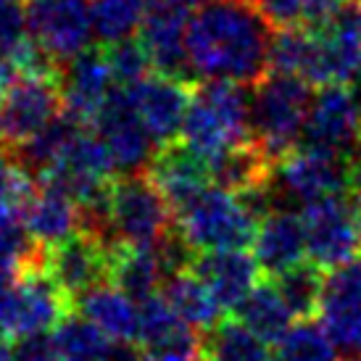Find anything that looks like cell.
I'll return each mask as SVG.
<instances>
[{
  "label": "cell",
  "instance_id": "obj_1",
  "mask_svg": "<svg viewBox=\"0 0 361 361\" xmlns=\"http://www.w3.org/2000/svg\"><path fill=\"white\" fill-rule=\"evenodd\" d=\"M271 27L253 0H214L190 16L188 53L206 80L256 85L269 74Z\"/></svg>",
  "mask_w": 361,
  "mask_h": 361
},
{
  "label": "cell",
  "instance_id": "obj_2",
  "mask_svg": "<svg viewBox=\"0 0 361 361\" xmlns=\"http://www.w3.org/2000/svg\"><path fill=\"white\" fill-rule=\"evenodd\" d=\"M182 140L209 161L251 140V92L240 82L209 80L192 92Z\"/></svg>",
  "mask_w": 361,
  "mask_h": 361
},
{
  "label": "cell",
  "instance_id": "obj_3",
  "mask_svg": "<svg viewBox=\"0 0 361 361\" xmlns=\"http://www.w3.org/2000/svg\"><path fill=\"white\" fill-rule=\"evenodd\" d=\"M311 85L290 74H267L253 85L251 140L261 145L274 164L298 148L311 111Z\"/></svg>",
  "mask_w": 361,
  "mask_h": 361
},
{
  "label": "cell",
  "instance_id": "obj_4",
  "mask_svg": "<svg viewBox=\"0 0 361 361\" xmlns=\"http://www.w3.org/2000/svg\"><path fill=\"white\" fill-rule=\"evenodd\" d=\"M177 230L198 253L240 251L256 240L259 219L240 195L221 188H206L174 211Z\"/></svg>",
  "mask_w": 361,
  "mask_h": 361
},
{
  "label": "cell",
  "instance_id": "obj_5",
  "mask_svg": "<svg viewBox=\"0 0 361 361\" xmlns=\"http://www.w3.org/2000/svg\"><path fill=\"white\" fill-rule=\"evenodd\" d=\"M71 311L74 301L48 277L45 267L0 277V338L6 341L56 330Z\"/></svg>",
  "mask_w": 361,
  "mask_h": 361
},
{
  "label": "cell",
  "instance_id": "obj_6",
  "mask_svg": "<svg viewBox=\"0 0 361 361\" xmlns=\"http://www.w3.org/2000/svg\"><path fill=\"white\" fill-rule=\"evenodd\" d=\"M169 201L145 174L114 180L106 198V235L111 243H130L153 248L171 230Z\"/></svg>",
  "mask_w": 361,
  "mask_h": 361
},
{
  "label": "cell",
  "instance_id": "obj_7",
  "mask_svg": "<svg viewBox=\"0 0 361 361\" xmlns=\"http://www.w3.org/2000/svg\"><path fill=\"white\" fill-rule=\"evenodd\" d=\"M63 111V71L19 74L0 103V148L19 151Z\"/></svg>",
  "mask_w": 361,
  "mask_h": 361
},
{
  "label": "cell",
  "instance_id": "obj_8",
  "mask_svg": "<svg viewBox=\"0 0 361 361\" xmlns=\"http://www.w3.org/2000/svg\"><path fill=\"white\" fill-rule=\"evenodd\" d=\"M301 219L309 256L322 269H338L361 256V224L348 195H330L306 203Z\"/></svg>",
  "mask_w": 361,
  "mask_h": 361
},
{
  "label": "cell",
  "instance_id": "obj_9",
  "mask_svg": "<svg viewBox=\"0 0 361 361\" xmlns=\"http://www.w3.org/2000/svg\"><path fill=\"white\" fill-rule=\"evenodd\" d=\"M27 19L32 37L61 66L87 51L95 35L87 0H27Z\"/></svg>",
  "mask_w": 361,
  "mask_h": 361
},
{
  "label": "cell",
  "instance_id": "obj_10",
  "mask_svg": "<svg viewBox=\"0 0 361 361\" xmlns=\"http://www.w3.org/2000/svg\"><path fill=\"white\" fill-rule=\"evenodd\" d=\"M109 256L111 243L98 232L82 227L69 240L45 251V271L77 306L85 293L109 280Z\"/></svg>",
  "mask_w": 361,
  "mask_h": 361
},
{
  "label": "cell",
  "instance_id": "obj_11",
  "mask_svg": "<svg viewBox=\"0 0 361 361\" xmlns=\"http://www.w3.org/2000/svg\"><path fill=\"white\" fill-rule=\"evenodd\" d=\"M280 188L303 206L330 195H348L353 188L351 156L295 148L277 164Z\"/></svg>",
  "mask_w": 361,
  "mask_h": 361
},
{
  "label": "cell",
  "instance_id": "obj_12",
  "mask_svg": "<svg viewBox=\"0 0 361 361\" xmlns=\"http://www.w3.org/2000/svg\"><path fill=\"white\" fill-rule=\"evenodd\" d=\"M361 135V114L348 85H327L311 101L309 119L301 135V148L335 156H353Z\"/></svg>",
  "mask_w": 361,
  "mask_h": 361
},
{
  "label": "cell",
  "instance_id": "obj_13",
  "mask_svg": "<svg viewBox=\"0 0 361 361\" xmlns=\"http://www.w3.org/2000/svg\"><path fill=\"white\" fill-rule=\"evenodd\" d=\"M319 322L345 361H361V256L324 277Z\"/></svg>",
  "mask_w": 361,
  "mask_h": 361
},
{
  "label": "cell",
  "instance_id": "obj_14",
  "mask_svg": "<svg viewBox=\"0 0 361 361\" xmlns=\"http://www.w3.org/2000/svg\"><path fill=\"white\" fill-rule=\"evenodd\" d=\"M92 124H95L98 137L106 142V148L116 161V169H124L127 174H137V169L151 164L153 137L142 127L130 90L119 87V90L111 92V98L106 101V106Z\"/></svg>",
  "mask_w": 361,
  "mask_h": 361
},
{
  "label": "cell",
  "instance_id": "obj_15",
  "mask_svg": "<svg viewBox=\"0 0 361 361\" xmlns=\"http://www.w3.org/2000/svg\"><path fill=\"white\" fill-rule=\"evenodd\" d=\"M188 8L169 0H153L140 27V42L153 61V69L164 77L190 82V53H188Z\"/></svg>",
  "mask_w": 361,
  "mask_h": 361
},
{
  "label": "cell",
  "instance_id": "obj_16",
  "mask_svg": "<svg viewBox=\"0 0 361 361\" xmlns=\"http://www.w3.org/2000/svg\"><path fill=\"white\" fill-rule=\"evenodd\" d=\"M192 82L177 80V77H145L140 85L130 87L135 111L140 116L142 127L148 130L156 142H174L182 132L188 109L192 103Z\"/></svg>",
  "mask_w": 361,
  "mask_h": 361
},
{
  "label": "cell",
  "instance_id": "obj_17",
  "mask_svg": "<svg viewBox=\"0 0 361 361\" xmlns=\"http://www.w3.org/2000/svg\"><path fill=\"white\" fill-rule=\"evenodd\" d=\"M140 348L148 361H201L203 341L164 295L140 303Z\"/></svg>",
  "mask_w": 361,
  "mask_h": 361
},
{
  "label": "cell",
  "instance_id": "obj_18",
  "mask_svg": "<svg viewBox=\"0 0 361 361\" xmlns=\"http://www.w3.org/2000/svg\"><path fill=\"white\" fill-rule=\"evenodd\" d=\"M317 32L319 42V82L327 85H348L361 74V19L359 3H348L330 21H324Z\"/></svg>",
  "mask_w": 361,
  "mask_h": 361
},
{
  "label": "cell",
  "instance_id": "obj_19",
  "mask_svg": "<svg viewBox=\"0 0 361 361\" xmlns=\"http://www.w3.org/2000/svg\"><path fill=\"white\" fill-rule=\"evenodd\" d=\"M148 177L161 190V195L169 201L171 211L182 209L190 198L206 190L209 182L214 180L211 161L195 148H190L185 140L164 142L148 164Z\"/></svg>",
  "mask_w": 361,
  "mask_h": 361
},
{
  "label": "cell",
  "instance_id": "obj_20",
  "mask_svg": "<svg viewBox=\"0 0 361 361\" xmlns=\"http://www.w3.org/2000/svg\"><path fill=\"white\" fill-rule=\"evenodd\" d=\"M111 66L106 53L87 48L63 66V114L80 124H92L111 98Z\"/></svg>",
  "mask_w": 361,
  "mask_h": 361
},
{
  "label": "cell",
  "instance_id": "obj_21",
  "mask_svg": "<svg viewBox=\"0 0 361 361\" xmlns=\"http://www.w3.org/2000/svg\"><path fill=\"white\" fill-rule=\"evenodd\" d=\"M190 271L198 274L224 311H235L243 298L259 285L261 267L256 256L240 251H203L195 253Z\"/></svg>",
  "mask_w": 361,
  "mask_h": 361
},
{
  "label": "cell",
  "instance_id": "obj_22",
  "mask_svg": "<svg viewBox=\"0 0 361 361\" xmlns=\"http://www.w3.org/2000/svg\"><path fill=\"white\" fill-rule=\"evenodd\" d=\"M306 253H309V245H306L301 216H295L290 211H271L269 216L259 221L253 256L264 274L280 277L282 271L303 264Z\"/></svg>",
  "mask_w": 361,
  "mask_h": 361
},
{
  "label": "cell",
  "instance_id": "obj_23",
  "mask_svg": "<svg viewBox=\"0 0 361 361\" xmlns=\"http://www.w3.org/2000/svg\"><path fill=\"white\" fill-rule=\"evenodd\" d=\"M24 227L32 240L48 251L85 227V214L71 195L51 185H40L30 206L24 209Z\"/></svg>",
  "mask_w": 361,
  "mask_h": 361
},
{
  "label": "cell",
  "instance_id": "obj_24",
  "mask_svg": "<svg viewBox=\"0 0 361 361\" xmlns=\"http://www.w3.org/2000/svg\"><path fill=\"white\" fill-rule=\"evenodd\" d=\"M82 317L103 330L111 341L132 343L140 335V306L116 285H98L77 301Z\"/></svg>",
  "mask_w": 361,
  "mask_h": 361
},
{
  "label": "cell",
  "instance_id": "obj_25",
  "mask_svg": "<svg viewBox=\"0 0 361 361\" xmlns=\"http://www.w3.org/2000/svg\"><path fill=\"white\" fill-rule=\"evenodd\" d=\"M164 277L166 274L156 253V245L145 248V245H130V243H111L109 280L130 298H135L137 303L148 301L151 295H156Z\"/></svg>",
  "mask_w": 361,
  "mask_h": 361
},
{
  "label": "cell",
  "instance_id": "obj_26",
  "mask_svg": "<svg viewBox=\"0 0 361 361\" xmlns=\"http://www.w3.org/2000/svg\"><path fill=\"white\" fill-rule=\"evenodd\" d=\"M235 319L245 324L251 332H256L261 341L269 345H280L282 338L290 332L293 327V311L288 309L285 298L280 295L277 285L271 282H261L256 285L243 303L235 309Z\"/></svg>",
  "mask_w": 361,
  "mask_h": 361
},
{
  "label": "cell",
  "instance_id": "obj_27",
  "mask_svg": "<svg viewBox=\"0 0 361 361\" xmlns=\"http://www.w3.org/2000/svg\"><path fill=\"white\" fill-rule=\"evenodd\" d=\"M164 298L195 330L209 332L221 322L219 317L224 309L219 306L216 295L190 269L180 271V274H171L169 280H166V285H164Z\"/></svg>",
  "mask_w": 361,
  "mask_h": 361
},
{
  "label": "cell",
  "instance_id": "obj_28",
  "mask_svg": "<svg viewBox=\"0 0 361 361\" xmlns=\"http://www.w3.org/2000/svg\"><path fill=\"white\" fill-rule=\"evenodd\" d=\"M206 361H274L269 343H264L238 319H221L203 341Z\"/></svg>",
  "mask_w": 361,
  "mask_h": 361
},
{
  "label": "cell",
  "instance_id": "obj_29",
  "mask_svg": "<svg viewBox=\"0 0 361 361\" xmlns=\"http://www.w3.org/2000/svg\"><path fill=\"white\" fill-rule=\"evenodd\" d=\"M53 345L61 361H109L114 348L106 332L74 311L53 330Z\"/></svg>",
  "mask_w": 361,
  "mask_h": 361
},
{
  "label": "cell",
  "instance_id": "obj_30",
  "mask_svg": "<svg viewBox=\"0 0 361 361\" xmlns=\"http://www.w3.org/2000/svg\"><path fill=\"white\" fill-rule=\"evenodd\" d=\"M274 285L298 322L319 317L322 293H324V274L319 264L303 261L298 267L282 271L280 277H274Z\"/></svg>",
  "mask_w": 361,
  "mask_h": 361
},
{
  "label": "cell",
  "instance_id": "obj_31",
  "mask_svg": "<svg viewBox=\"0 0 361 361\" xmlns=\"http://www.w3.org/2000/svg\"><path fill=\"white\" fill-rule=\"evenodd\" d=\"M153 0H92V30L103 42H116L132 37L140 30Z\"/></svg>",
  "mask_w": 361,
  "mask_h": 361
},
{
  "label": "cell",
  "instance_id": "obj_32",
  "mask_svg": "<svg viewBox=\"0 0 361 361\" xmlns=\"http://www.w3.org/2000/svg\"><path fill=\"white\" fill-rule=\"evenodd\" d=\"M341 348L332 343L327 330L314 319L293 324L290 332L282 338L277 361H341Z\"/></svg>",
  "mask_w": 361,
  "mask_h": 361
},
{
  "label": "cell",
  "instance_id": "obj_33",
  "mask_svg": "<svg viewBox=\"0 0 361 361\" xmlns=\"http://www.w3.org/2000/svg\"><path fill=\"white\" fill-rule=\"evenodd\" d=\"M106 61H109L111 66V74H114V82L124 87V90H130L135 85H140L145 77H148V69L153 66L151 56L145 51V45L140 40H116V42H109V48H106Z\"/></svg>",
  "mask_w": 361,
  "mask_h": 361
},
{
  "label": "cell",
  "instance_id": "obj_34",
  "mask_svg": "<svg viewBox=\"0 0 361 361\" xmlns=\"http://www.w3.org/2000/svg\"><path fill=\"white\" fill-rule=\"evenodd\" d=\"M35 177L30 166L19 159V153L0 148V201L11 203L13 209L24 211L35 198Z\"/></svg>",
  "mask_w": 361,
  "mask_h": 361
},
{
  "label": "cell",
  "instance_id": "obj_35",
  "mask_svg": "<svg viewBox=\"0 0 361 361\" xmlns=\"http://www.w3.org/2000/svg\"><path fill=\"white\" fill-rule=\"evenodd\" d=\"M274 30L309 27V0H253Z\"/></svg>",
  "mask_w": 361,
  "mask_h": 361
},
{
  "label": "cell",
  "instance_id": "obj_36",
  "mask_svg": "<svg viewBox=\"0 0 361 361\" xmlns=\"http://www.w3.org/2000/svg\"><path fill=\"white\" fill-rule=\"evenodd\" d=\"M11 348H13V361H61L53 338H45L42 332L19 338Z\"/></svg>",
  "mask_w": 361,
  "mask_h": 361
},
{
  "label": "cell",
  "instance_id": "obj_37",
  "mask_svg": "<svg viewBox=\"0 0 361 361\" xmlns=\"http://www.w3.org/2000/svg\"><path fill=\"white\" fill-rule=\"evenodd\" d=\"M345 6L348 0H309V27H319L324 21H330Z\"/></svg>",
  "mask_w": 361,
  "mask_h": 361
},
{
  "label": "cell",
  "instance_id": "obj_38",
  "mask_svg": "<svg viewBox=\"0 0 361 361\" xmlns=\"http://www.w3.org/2000/svg\"><path fill=\"white\" fill-rule=\"evenodd\" d=\"M16 227H24V211L13 209L6 201H0V235L16 230Z\"/></svg>",
  "mask_w": 361,
  "mask_h": 361
},
{
  "label": "cell",
  "instance_id": "obj_39",
  "mask_svg": "<svg viewBox=\"0 0 361 361\" xmlns=\"http://www.w3.org/2000/svg\"><path fill=\"white\" fill-rule=\"evenodd\" d=\"M109 361H148V356L142 353V348L132 345V343H116L111 348Z\"/></svg>",
  "mask_w": 361,
  "mask_h": 361
},
{
  "label": "cell",
  "instance_id": "obj_40",
  "mask_svg": "<svg viewBox=\"0 0 361 361\" xmlns=\"http://www.w3.org/2000/svg\"><path fill=\"white\" fill-rule=\"evenodd\" d=\"M13 74H16V69H13L6 59H0V103H3V98H6L8 87L13 85Z\"/></svg>",
  "mask_w": 361,
  "mask_h": 361
},
{
  "label": "cell",
  "instance_id": "obj_41",
  "mask_svg": "<svg viewBox=\"0 0 361 361\" xmlns=\"http://www.w3.org/2000/svg\"><path fill=\"white\" fill-rule=\"evenodd\" d=\"M351 166H353L351 192H361V135H359V142H356V151H353V156H351Z\"/></svg>",
  "mask_w": 361,
  "mask_h": 361
},
{
  "label": "cell",
  "instance_id": "obj_42",
  "mask_svg": "<svg viewBox=\"0 0 361 361\" xmlns=\"http://www.w3.org/2000/svg\"><path fill=\"white\" fill-rule=\"evenodd\" d=\"M174 6H182V8H192V6H209L214 0H169Z\"/></svg>",
  "mask_w": 361,
  "mask_h": 361
},
{
  "label": "cell",
  "instance_id": "obj_43",
  "mask_svg": "<svg viewBox=\"0 0 361 361\" xmlns=\"http://www.w3.org/2000/svg\"><path fill=\"white\" fill-rule=\"evenodd\" d=\"M0 361H13V348L6 343V338H0Z\"/></svg>",
  "mask_w": 361,
  "mask_h": 361
},
{
  "label": "cell",
  "instance_id": "obj_44",
  "mask_svg": "<svg viewBox=\"0 0 361 361\" xmlns=\"http://www.w3.org/2000/svg\"><path fill=\"white\" fill-rule=\"evenodd\" d=\"M359 19H361V0H359Z\"/></svg>",
  "mask_w": 361,
  "mask_h": 361
}]
</instances>
